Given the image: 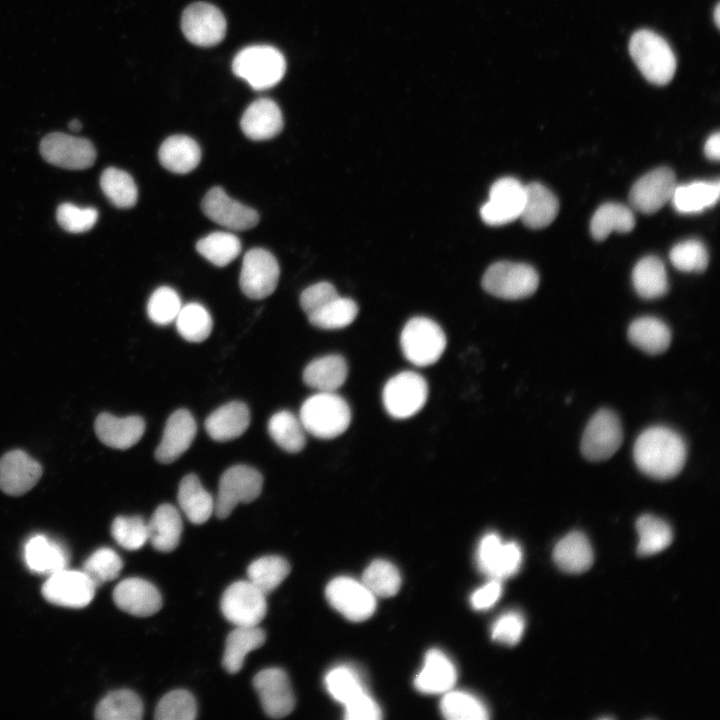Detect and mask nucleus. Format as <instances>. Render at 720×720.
<instances>
[{
  "label": "nucleus",
  "instance_id": "nucleus-52",
  "mask_svg": "<svg viewBox=\"0 0 720 720\" xmlns=\"http://www.w3.org/2000/svg\"><path fill=\"white\" fill-rule=\"evenodd\" d=\"M121 557L111 548H100L84 562L83 571L97 586L115 579L121 572Z\"/></svg>",
  "mask_w": 720,
  "mask_h": 720
},
{
  "label": "nucleus",
  "instance_id": "nucleus-1",
  "mask_svg": "<svg viewBox=\"0 0 720 720\" xmlns=\"http://www.w3.org/2000/svg\"><path fill=\"white\" fill-rule=\"evenodd\" d=\"M687 448L680 434L665 426L645 429L636 439L633 457L638 469L645 475L666 480L682 470Z\"/></svg>",
  "mask_w": 720,
  "mask_h": 720
},
{
  "label": "nucleus",
  "instance_id": "nucleus-31",
  "mask_svg": "<svg viewBox=\"0 0 720 720\" xmlns=\"http://www.w3.org/2000/svg\"><path fill=\"white\" fill-rule=\"evenodd\" d=\"M347 375L345 359L330 354L312 360L304 369L303 380L318 392H336L345 383Z\"/></svg>",
  "mask_w": 720,
  "mask_h": 720
},
{
  "label": "nucleus",
  "instance_id": "nucleus-41",
  "mask_svg": "<svg viewBox=\"0 0 720 720\" xmlns=\"http://www.w3.org/2000/svg\"><path fill=\"white\" fill-rule=\"evenodd\" d=\"M142 716L140 697L127 689L108 693L95 709V718L99 720H140Z\"/></svg>",
  "mask_w": 720,
  "mask_h": 720
},
{
  "label": "nucleus",
  "instance_id": "nucleus-33",
  "mask_svg": "<svg viewBox=\"0 0 720 720\" xmlns=\"http://www.w3.org/2000/svg\"><path fill=\"white\" fill-rule=\"evenodd\" d=\"M553 559L564 572L582 573L593 563V550L584 533L572 531L557 542Z\"/></svg>",
  "mask_w": 720,
  "mask_h": 720
},
{
  "label": "nucleus",
  "instance_id": "nucleus-3",
  "mask_svg": "<svg viewBox=\"0 0 720 720\" xmlns=\"http://www.w3.org/2000/svg\"><path fill=\"white\" fill-rule=\"evenodd\" d=\"M629 53L647 81L655 85L669 83L676 71L675 55L665 39L653 31H636L629 42Z\"/></svg>",
  "mask_w": 720,
  "mask_h": 720
},
{
  "label": "nucleus",
  "instance_id": "nucleus-44",
  "mask_svg": "<svg viewBox=\"0 0 720 720\" xmlns=\"http://www.w3.org/2000/svg\"><path fill=\"white\" fill-rule=\"evenodd\" d=\"M324 683L329 694L343 705L367 691L358 670L349 665H338L330 669L325 675Z\"/></svg>",
  "mask_w": 720,
  "mask_h": 720
},
{
  "label": "nucleus",
  "instance_id": "nucleus-62",
  "mask_svg": "<svg viewBox=\"0 0 720 720\" xmlns=\"http://www.w3.org/2000/svg\"><path fill=\"white\" fill-rule=\"evenodd\" d=\"M81 127H82V124H81V122H80L78 119H72V120L68 123V128H69L71 131H74V132H77V131L81 130Z\"/></svg>",
  "mask_w": 720,
  "mask_h": 720
},
{
  "label": "nucleus",
  "instance_id": "nucleus-39",
  "mask_svg": "<svg viewBox=\"0 0 720 720\" xmlns=\"http://www.w3.org/2000/svg\"><path fill=\"white\" fill-rule=\"evenodd\" d=\"M635 226V216L630 207L609 202L601 205L593 214L590 232L597 241H602L613 231L627 233Z\"/></svg>",
  "mask_w": 720,
  "mask_h": 720
},
{
  "label": "nucleus",
  "instance_id": "nucleus-48",
  "mask_svg": "<svg viewBox=\"0 0 720 720\" xmlns=\"http://www.w3.org/2000/svg\"><path fill=\"white\" fill-rule=\"evenodd\" d=\"M357 314V304L350 298L338 295L307 317L313 326L333 330L350 325Z\"/></svg>",
  "mask_w": 720,
  "mask_h": 720
},
{
  "label": "nucleus",
  "instance_id": "nucleus-46",
  "mask_svg": "<svg viewBox=\"0 0 720 720\" xmlns=\"http://www.w3.org/2000/svg\"><path fill=\"white\" fill-rule=\"evenodd\" d=\"M196 250L218 267L231 263L241 252L239 238L229 232H212L196 243Z\"/></svg>",
  "mask_w": 720,
  "mask_h": 720
},
{
  "label": "nucleus",
  "instance_id": "nucleus-15",
  "mask_svg": "<svg viewBox=\"0 0 720 720\" xmlns=\"http://www.w3.org/2000/svg\"><path fill=\"white\" fill-rule=\"evenodd\" d=\"M525 185L513 177H503L493 183L488 200L481 206L482 220L491 226L508 224L522 213Z\"/></svg>",
  "mask_w": 720,
  "mask_h": 720
},
{
  "label": "nucleus",
  "instance_id": "nucleus-32",
  "mask_svg": "<svg viewBox=\"0 0 720 720\" xmlns=\"http://www.w3.org/2000/svg\"><path fill=\"white\" fill-rule=\"evenodd\" d=\"M161 165L170 172L186 174L195 169L201 160L198 143L186 135H172L161 144L158 152Z\"/></svg>",
  "mask_w": 720,
  "mask_h": 720
},
{
  "label": "nucleus",
  "instance_id": "nucleus-40",
  "mask_svg": "<svg viewBox=\"0 0 720 720\" xmlns=\"http://www.w3.org/2000/svg\"><path fill=\"white\" fill-rule=\"evenodd\" d=\"M268 432L274 442L289 453H298L305 447V428L300 418L290 411L273 414L268 421Z\"/></svg>",
  "mask_w": 720,
  "mask_h": 720
},
{
  "label": "nucleus",
  "instance_id": "nucleus-9",
  "mask_svg": "<svg viewBox=\"0 0 720 720\" xmlns=\"http://www.w3.org/2000/svg\"><path fill=\"white\" fill-rule=\"evenodd\" d=\"M220 608L235 626H257L266 615V595L249 580L237 581L224 591Z\"/></svg>",
  "mask_w": 720,
  "mask_h": 720
},
{
  "label": "nucleus",
  "instance_id": "nucleus-20",
  "mask_svg": "<svg viewBox=\"0 0 720 720\" xmlns=\"http://www.w3.org/2000/svg\"><path fill=\"white\" fill-rule=\"evenodd\" d=\"M201 208L210 220L234 231L249 230L259 222L257 211L230 198L221 187L206 193Z\"/></svg>",
  "mask_w": 720,
  "mask_h": 720
},
{
  "label": "nucleus",
  "instance_id": "nucleus-23",
  "mask_svg": "<svg viewBox=\"0 0 720 720\" xmlns=\"http://www.w3.org/2000/svg\"><path fill=\"white\" fill-rule=\"evenodd\" d=\"M197 425L186 409L173 412L168 418L160 444L155 450L158 462L169 464L177 460L192 444Z\"/></svg>",
  "mask_w": 720,
  "mask_h": 720
},
{
  "label": "nucleus",
  "instance_id": "nucleus-58",
  "mask_svg": "<svg viewBox=\"0 0 720 720\" xmlns=\"http://www.w3.org/2000/svg\"><path fill=\"white\" fill-rule=\"evenodd\" d=\"M329 282H319L306 288L300 296V306L307 316L338 296Z\"/></svg>",
  "mask_w": 720,
  "mask_h": 720
},
{
  "label": "nucleus",
  "instance_id": "nucleus-22",
  "mask_svg": "<svg viewBox=\"0 0 720 720\" xmlns=\"http://www.w3.org/2000/svg\"><path fill=\"white\" fill-rule=\"evenodd\" d=\"M113 600L122 611L139 617L151 616L162 606L159 590L149 581L136 577L122 580L114 588Z\"/></svg>",
  "mask_w": 720,
  "mask_h": 720
},
{
  "label": "nucleus",
  "instance_id": "nucleus-42",
  "mask_svg": "<svg viewBox=\"0 0 720 720\" xmlns=\"http://www.w3.org/2000/svg\"><path fill=\"white\" fill-rule=\"evenodd\" d=\"M638 534L637 552L641 556H650L666 549L672 542L673 533L663 519L644 514L636 521Z\"/></svg>",
  "mask_w": 720,
  "mask_h": 720
},
{
  "label": "nucleus",
  "instance_id": "nucleus-36",
  "mask_svg": "<svg viewBox=\"0 0 720 720\" xmlns=\"http://www.w3.org/2000/svg\"><path fill=\"white\" fill-rule=\"evenodd\" d=\"M719 195V181H694L676 185L671 201L679 213L694 214L713 207Z\"/></svg>",
  "mask_w": 720,
  "mask_h": 720
},
{
  "label": "nucleus",
  "instance_id": "nucleus-6",
  "mask_svg": "<svg viewBox=\"0 0 720 720\" xmlns=\"http://www.w3.org/2000/svg\"><path fill=\"white\" fill-rule=\"evenodd\" d=\"M538 285L539 276L532 266L511 261L493 263L482 277V286L486 292L506 300L529 297Z\"/></svg>",
  "mask_w": 720,
  "mask_h": 720
},
{
  "label": "nucleus",
  "instance_id": "nucleus-60",
  "mask_svg": "<svg viewBox=\"0 0 720 720\" xmlns=\"http://www.w3.org/2000/svg\"><path fill=\"white\" fill-rule=\"evenodd\" d=\"M502 591V581L490 578L485 585L472 593L470 603L476 610L489 609L499 600Z\"/></svg>",
  "mask_w": 720,
  "mask_h": 720
},
{
  "label": "nucleus",
  "instance_id": "nucleus-57",
  "mask_svg": "<svg viewBox=\"0 0 720 720\" xmlns=\"http://www.w3.org/2000/svg\"><path fill=\"white\" fill-rule=\"evenodd\" d=\"M524 628L523 616L517 611H508L493 623L491 637L499 643L512 646L520 641Z\"/></svg>",
  "mask_w": 720,
  "mask_h": 720
},
{
  "label": "nucleus",
  "instance_id": "nucleus-61",
  "mask_svg": "<svg viewBox=\"0 0 720 720\" xmlns=\"http://www.w3.org/2000/svg\"><path fill=\"white\" fill-rule=\"evenodd\" d=\"M704 153L707 158L718 161L720 158V134L715 132L708 137L704 145Z\"/></svg>",
  "mask_w": 720,
  "mask_h": 720
},
{
  "label": "nucleus",
  "instance_id": "nucleus-7",
  "mask_svg": "<svg viewBox=\"0 0 720 720\" xmlns=\"http://www.w3.org/2000/svg\"><path fill=\"white\" fill-rule=\"evenodd\" d=\"M263 477L258 470L246 465L228 468L220 477L214 512L217 517H228L239 503H249L260 495Z\"/></svg>",
  "mask_w": 720,
  "mask_h": 720
},
{
  "label": "nucleus",
  "instance_id": "nucleus-11",
  "mask_svg": "<svg viewBox=\"0 0 720 720\" xmlns=\"http://www.w3.org/2000/svg\"><path fill=\"white\" fill-rule=\"evenodd\" d=\"M279 275L275 256L266 249L252 248L243 257L239 285L248 298L260 300L275 291Z\"/></svg>",
  "mask_w": 720,
  "mask_h": 720
},
{
  "label": "nucleus",
  "instance_id": "nucleus-49",
  "mask_svg": "<svg viewBox=\"0 0 720 720\" xmlns=\"http://www.w3.org/2000/svg\"><path fill=\"white\" fill-rule=\"evenodd\" d=\"M178 333L189 342H202L212 331L213 321L207 309L199 303L181 307L176 319Z\"/></svg>",
  "mask_w": 720,
  "mask_h": 720
},
{
  "label": "nucleus",
  "instance_id": "nucleus-50",
  "mask_svg": "<svg viewBox=\"0 0 720 720\" xmlns=\"http://www.w3.org/2000/svg\"><path fill=\"white\" fill-rule=\"evenodd\" d=\"M361 581L375 597H391L399 591L401 575L394 564L377 559L364 570Z\"/></svg>",
  "mask_w": 720,
  "mask_h": 720
},
{
  "label": "nucleus",
  "instance_id": "nucleus-24",
  "mask_svg": "<svg viewBox=\"0 0 720 720\" xmlns=\"http://www.w3.org/2000/svg\"><path fill=\"white\" fill-rule=\"evenodd\" d=\"M240 126L245 136L254 141L277 136L283 128V117L278 105L269 98L252 102L244 111Z\"/></svg>",
  "mask_w": 720,
  "mask_h": 720
},
{
  "label": "nucleus",
  "instance_id": "nucleus-19",
  "mask_svg": "<svg viewBox=\"0 0 720 720\" xmlns=\"http://www.w3.org/2000/svg\"><path fill=\"white\" fill-rule=\"evenodd\" d=\"M253 686L264 712L272 718L289 715L295 706L292 686L281 668H267L253 678Z\"/></svg>",
  "mask_w": 720,
  "mask_h": 720
},
{
  "label": "nucleus",
  "instance_id": "nucleus-55",
  "mask_svg": "<svg viewBox=\"0 0 720 720\" xmlns=\"http://www.w3.org/2000/svg\"><path fill=\"white\" fill-rule=\"evenodd\" d=\"M182 307L178 293L168 286L157 288L147 303L150 320L158 325H167L175 321Z\"/></svg>",
  "mask_w": 720,
  "mask_h": 720
},
{
  "label": "nucleus",
  "instance_id": "nucleus-18",
  "mask_svg": "<svg viewBox=\"0 0 720 720\" xmlns=\"http://www.w3.org/2000/svg\"><path fill=\"white\" fill-rule=\"evenodd\" d=\"M676 176L668 167H659L643 175L629 193L631 207L643 214H653L671 200Z\"/></svg>",
  "mask_w": 720,
  "mask_h": 720
},
{
  "label": "nucleus",
  "instance_id": "nucleus-4",
  "mask_svg": "<svg viewBox=\"0 0 720 720\" xmlns=\"http://www.w3.org/2000/svg\"><path fill=\"white\" fill-rule=\"evenodd\" d=\"M232 71L254 90H266L281 81L286 71V60L273 46L252 45L236 54Z\"/></svg>",
  "mask_w": 720,
  "mask_h": 720
},
{
  "label": "nucleus",
  "instance_id": "nucleus-8",
  "mask_svg": "<svg viewBox=\"0 0 720 720\" xmlns=\"http://www.w3.org/2000/svg\"><path fill=\"white\" fill-rule=\"evenodd\" d=\"M428 396L426 380L413 371H403L391 377L383 389V404L388 414L406 419L417 414Z\"/></svg>",
  "mask_w": 720,
  "mask_h": 720
},
{
  "label": "nucleus",
  "instance_id": "nucleus-54",
  "mask_svg": "<svg viewBox=\"0 0 720 720\" xmlns=\"http://www.w3.org/2000/svg\"><path fill=\"white\" fill-rule=\"evenodd\" d=\"M669 258L674 267L683 272H701L706 269L709 261L705 245L696 239L684 240L674 245Z\"/></svg>",
  "mask_w": 720,
  "mask_h": 720
},
{
  "label": "nucleus",
  "instance_id": "nucleus-38",
  "mask_svg": "<svg viewBox=\"0 0 720 720\" xmlns=\"http://www.w3.org/2000/svg\"><path fill=\"white\" fill-rule=\"evenodd\" d=\"M632 282L637 294L644 299H656L666 294L668 278L662 260L645 256L635 265Z\"/></svg>",
  "mask_w": 720,
  "mask_h": 720
},
{
  "label": "nucleus",
  "instance_id": "nucleus-56",
  "mask_svg": "<svg viewBox=\"0 0 720 720\" xmlns=\"http://www.w3.org/2000/svg\"><path fill=\"white\" fill-rule=\"evenodd\" d=\"M56 218L59 225L66 231L82 233L95 225L98 212L92 207H79L71 203H63L57 209Z\"/></svg>",
  "mask_w": 720,
  "mask_h": 720
},
{
  "label": "nucleus",
  "instance_id": "nucleus-16",
  "mask_svg": "<svg viewBox=\"0 0 720 720\" xmlns=\"http://www.w3.org/2000/svg\"><path fill=\"white\" fill-rule=\"evenodd\" d=\"M40 152L50 164L72 170L89 168L96 159L91 141L60 132L46 135L41 140Z\"/></svg>",
  "mask_w": 720,
  "mask_h": 720
},
{
  "label": "nucleus",
  "instance_id": "nucleus-30",
  "mask_svg": "<svg viewBox=\"0 0 720 720\" xmlns=\"http://www.w3.org/2000/svg\"><path fill=\"white\" fill-rule=\"evenodd\" d=\"M148 526V541L158 551L171 552L179 544L183 524L180 513L171 504H162L156 508Z\"/></svg>",
  "mask_w": 720,
  "mask_h": 720
},
{
  "label": "nucleus",
  "instance_id": "nucleus-29",
  "mask_svg": "<svg viewBox=\"0 0 720 720\" xmlns=\"http://www.w3.org/2000/svg\"><path fill=\"white\" fill-rule=\"evenodd\" d=\"M525 201L520 218L531 229L550 225L559 211L557 197L546 186L532 182L525 185Z\"/></svg>",
  "mask_w": 720,
  "mask_h": 720
},
{
  "label": "nucleus",
  "instance_id": "nucleus-51",
  "mask_svg": "<svg viewBox=\"0 0 720 720\" xmlns=\"http://www.w3.org/2000/svg\"><path fill=\"white\" fill-rule=\"evenodd\" d=\"M197 715V705L193 695L182 689L165 694L155 709L157 720H193Z\"/></svg>",
  "mask_w": 720,
  "mask_h": 720
},
{
  "label": "nucleus",
  "instance_id": "nucleus-5",
  "mask_svg": "<svg viewBox=\"0 0 720 720\" xmlns=\"http://www.w3.org/2000/svg\"><path fill=\"white\" fill-rule=\"evenodd\" d=\"M446 343L442 328L427 317L410 319L400 336L403 355L410 363L419 367L437 362L446 348Z\"/></svg>",
  "mask_w": 720,
  "mask_h": 720
},
{
  "label": "nucleus",
  "instance_id": "nucleus-47",
  "mask_svg": "<svg viewBox=\"0 0 720 720\" xmlns=\"http://www.w3.org/2000/svg\"><path fill=\"white\" fill-rule=\"evenodd\" d=\"M100 186L109 201L118 208H131L137 202V186L127 172L109 167L100 177Z\"/></svg>",
  "mask_w": 720,
  "mask_h": 720
},
{
  "label": "nucleus",
  "instance_id": "nucleus-27",
  "mask_svg": "<svg viewBox=\"0 0 720 720\" xmlns=\"http://www.w3.org/2000/svg\"><path fill=\"white\" fill-rule=\"evenodd\" d=\"M23 554L27 567L33 573L48 576L66 568L69 560L61 544L42 534L26 541Z\"/></svg>",
  "mask_w": 720,
  "mask_h": 720
},
{
  "label": "nucleus",
  "instance_id": "nucleus-21",
  "mask_svg": "<svg viewBox=\"0 0 720 720\" xmlns=\"http://www.w3.org/2000/svg\"><path fill=\"white\" fill-rule=\"evenodd\" d=\"M42 475L38 461L16 449L0 459V489L11 496H20L32 489Z\"/></svg>",
  "mask_w": 720,
  "mask_h": 720
},
{
  "label": "nucleus",
  "instance_id": "nucleus-14",
  "mask_svg": "<svg viewBox=\"0 0 720 720\" xmlns=\"http://www.w3.org/2000/svg\"><path fill=\"white\" fill-rule=\"evenodd\" d=\"M226 20L222 12L206 2L190 4L182 13L181 30L186 39L200 47L220 43L226 34Z\"/></svg>",
  "mask_w": 720,
  "mask_h": 720
},
{
  "label": "nucleus",
  "instance_id": "nucleus-2",
  "mask_svg": "<svg viewBox=\"0 0 720 720\" xmlns=\"http://www.w3.org/2000/svg\"><path fill=\"white\" fill-rule=\"evenodd\" d=\"M299 418L306 432L320 439H333L349 427L351 410L335 392H318L303 402Z\"/></svg>",
  "mask_w": 720,
  "mask_h": 720
},
{
  "label": "nucleus",
  "instance_id": "nucleus-63",
  "mask_svg": "<svg viewBox=\"0 0 720 720\" xmlns=\"http://www.w3.org/2000/svg\"><path fill=\"white\" fill-rule=\"evenodd\" d=\"M714 20L716 23V26L719 27L720 25V5L717 4L714 10Z\"/></svg>",
  "mask_w": 720,
  "mask_h": 720
},
{
  "label": "nucleus",
  "instance_id": "nucleus-26",
  "mask_svg": "<svg viewBox=\"0 0 720 720\" xmlns=\"http://www.w3.org/2000/svg\"><path fill=\"white\" fill-rule=\"evenodd\" d=\"M456 679L457 672L452 661L442 651L430 649L414 684L422 693L444 694L453 688Z\"/></svg>",
  "mask_w": 720,
  "mask_h": 720
},
{
  "label": "nucleus",
  "instance_id": "nucleus-34",
  "mask_svg": "<svg viewBox=\"0 0 720 720\" xmlns=\"http://www.w3.org/2000/svg\"><path fill=\"white\" fill-rule=\"evenodd\" d=\"M177 498L181 510L194 524H203L214 512L215 500L195 474L182 478Z\"/></svg>",
  "mask_w": 720,
  "mask_h": 720
},
{
  "label": "nucleus",
  "instance_id": "nucleus-53",
  "mask_svg": "<svg viewBox=\"0 0 720 720\" xmlns=\"http://www.w3.org/2000/svg\"><path fill=\"white\" fill-rule=\"evenodd\" d=\"M111 534L124 549L138 550L148 541L147 522L140 516H118L112 523Z\"/></svg>",
  "mask_w": 720,
  "mask_h": 720
},
{
  "label": "nucleus",
  "instance_id": "nucleus-12",
  "mask_svg": "<svg viewBox=\"0 0 720 720\" xmlns=\"http://www.w3.org/2000/svg\"><path fill=\"white\" fill-rule=\"evenodd\" d=\"M329 604L350 621L370 618L376 609V597L362 583L350 577L331 580L325 590Z\"/></svg>",
  "mask_w": 720,
  "mask_h": 720
},
{
  "label": "nucleus",
  "instance_id": "nucleus-35",
  "mask_svg": "<svg viewBox=\"0 0 720 720\" xmlns=\"http://www.w3.org/2000/svg\"><path fill=\"white\" fill-rule=\"evenodd\" d=\"M265 632L257 626H235L225 643L222 665L231 674L241 670L249 652L265 643Z\"/></svg>",
  "mask_w": 720,
  "mask_h": 720
},
{
  "label": "nucleus",
  "instance_id": "nucleus-10",
  "mask_svg": "<svg viewBox=\"0 0 720 720\" xmlns=\"http://www.w3.org/2000/svg\"><path fill=\"white\" fill-rule=\"evenodd\" d=\"M622 440L623 430L618 416L609 409H600L585 427L581 452L589 461H604L619 449Z\"/></svg>",
  "mask_w": 720,
  "mask_h": 720
},
{
  "label": "nucleus",
  "instance_id": "nucleus-59",
  "mask_svg": "<svg viewBox=\"0 0 720 720\" xmlns=\"http://www.w3.org/2000/svg\"><path fill=\"white\" fill-rule=\"evenodd\" d=\"M344 706V718L347 720H378L382 711L368 691L358 695Z\"/></svg>",
  "mask_w": 720,
  "mask_h": 720
},
{
  "label": "nucleus",
  "instance_id": "nucleus-37",
  "mask_svg": "<svg viewBox=\"0 0 720 720\" xmlns=\"http://www.w3.org/2000/svg\"><path fill=\"white\" fill-rule=\"evenodd\" d=\"M627 335L634 346L651 355L665 352L671 342L669 327L651 316L635 319L629 325Z\"/></svg>",
  "mask_w": 720,
  "mask_h": 720
},
{
  "label": "nucleus",
  "instance_id": "nucleus-45",
  "mask_svg": "<svg viewBox=\"0 0 720 720\" xmlns=\"http://www.w3.org/2000/svg\"><path fill=\"white\" fill-rule=\"evenodd\" d=\"M440 710L449 720H485L489 711L476 696L465 692L449 690L441 699Z\"/></svg>",
  "mask_w": 720,
  "mask_h": 720
},
{
  "label": "nucleus",
  "instance_id": "nucleus-25",
  "mask_svg": "<svg viewBox=\"0 0 720 720\" xmlns=\"http://www.w3.org/2000/svg\"><path fill=\"white\" fill-rule=\"evenodd\" d=\"M94 428L102 443L111 448L125 450L141 439L145 422L136 415L119 418L104 412L96 418Z\"/></svg>",
  "mask_w": 720,
  "mask_h": 720
},
{
  "label": "nucleus",
  "instance_id": "nucleus-13",
  "mask_svg": "<svg viewBox=\"0 0 720 720\" xmlns=\"http://www.w3.org/2000/svg\"><path fill=\"white\" fill-rule=\"evenodd\" d=\"M96 585L82 570L66 568L48 576L41 592L46 601L68 608H83L95 596Z\"/></svg>",
  "mask_w": 720,
  "mask_h": 720
},
{
  "label": "nucleus",
  "instance_id": "nucleus-28",
  "mask_svg": "<svg viewBox=\"0 0 720 720\" xmlns=\"http://www.w3.org/2000/svg\"><path fill=\"white\" fill-rule=\"evenodd\" d=\"M250 423V412L243 402L232 401L213 411L205 420V430L215 441H229L241 436Z\"/></svg>",
  "mask_w": 720,
  "mask_h": 720
},
{
  "label": "nucleus",
  "instance_id": "nucleus-43",
  "mask_svg": "<svg viewBox=\"0 0 720 720\" xmlns=\"http://www.w3.org/2000/svg\"><path fill=\"white\" fill-rule=\"evenodd\" d=\"M289 572V563L278 555L258 558L247 569L248 580L265 595L275 590Z\"/></svg>",
  "mask_w": 720,
  "mask_h": 720
},
{
  "label": "nucleus",
  "instance_id": "nucleus-17",
  "mask_svg": "<svg viewBox=\"0 0 720 720\" xmlns=\"http://www.w3.org/2000/svg\"><path fill=\"white\" fill-rule=\"evenodd\" d=\"M476 562L483 574L502 581L519 571L522 551L517 543L504 542L497 533L490 532L479 542Z\"/></svg>",
  "mask_w": 720,
  "mask_h": 720
}]
</instances>
